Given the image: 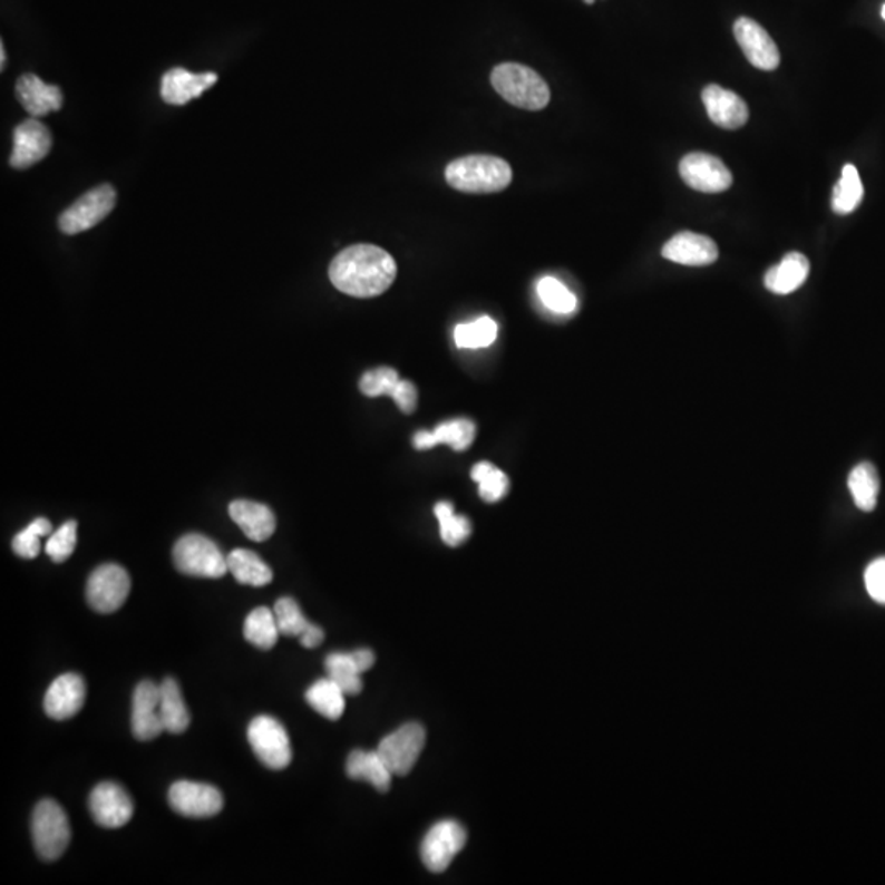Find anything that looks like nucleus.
Here are the masks:
<instances>
[{
	"instance_id": "obj_44",
	"label": "nucleus",
	"mask_w": 885,
	"mask_h": 885,
	"mask_svg": "<svg viewBox=\"0 0 885 885\" xmlns=\"http://www.w3.org/2000/svg\"><path fill=\"white\" fill-rule=\"evenodd\" d=\"M354 662H356L357 668H360L361 672L370 671L373 668L374 662H376V656L371 649H356V651L352 652Z\"/></svg>"
},
{
	"instance_id": "obj_29",
	"label": "nucleus",
	"mask_w": 885,
	"mask_h": 885,
	"mask_svg": "<svg viewBox=\"0 0 885 885\" xmlns=\"http://www.w3.org/2000/svg\"><path fill=\"white\" fill-rule=\"evenodd\" d=\"M245 638L259 649H271L277 643L281 631L277 627L276 616L267 607H258L246 617Z\"/></svg>"
},
{
	"instance_id": "obj_8",
	"label": "nucleus",
	"mask_w": 885,
	"mask_h": 885,
	"mask_svg": "<svg viewBox=\"0 0 885 885\" xmlns=\"http://www.w3.org/2000/svg\"><path fill=\"white\" fill-rule=\"evenodd\" d=\"M425 728L411 721L387 735L376 751L394 776H407L425 748Z\"/></svg>"
},
{
	"instance_id": "obj_39",
	"label": "nucleus",
	"mask_w": 885,
	"mask_h": 885,
	"mask_svg": "<svg viewBox=\"0 0 885 885\" xmlns=\"http://www.w3.org/2000/svg\"><path fill=\"white\" fill-rule=\"evenodd\" d=\"M399 383H401V377H399L397 371L392 367H376V370L363 374L360 389L367 397H381V395L392 397Z\"/></svg>"
},
{
	"instance_id": "obj_20",
	"label": "nucleus",
	"mask_w": 885,
	"mask_h": 885,
	"mask_svg": "<svg viewBox=\"0 0 885 885\" xmlns=\"http://www.w3.org/2000/svg\"><path fill=\"white\" fill-rule=\"evenodd\" d=\"M217 81L218 76L214 72L194 75L183 68L169 69L161 79V97L166 104L184 106L203 96Z\"/></svg>"
},
{
	"instance_id": "obj_12",
	"label": "nucleus",
	"mask_w": 885,
	"mask_h": 885,
	"mask_svg": "<svg viewBox=\"0 0 885 885\" xmlns=\"http://www.w3.org/2000/svg\"><path fill=\"white\" fill-rule=\"evenodd\" d=\"M168 798L173 810L183 817H215L224 808V796L217 787L190 780L173 784Z\"/></svg>"
},
{
	"instance_id": "obj_3",
	"label": "nucleus",
	"mask_w": 885,
	"mask_h": 885,
	"mask_svg": "<svg viewBox=\"0 0 885 885\" xmlns=\"http://www.w3.org/2000/svg\"><path fill=\"white\" fill-rule=\"evenodd\" d=\"M491 82L507 102L519 109L537 112L550 104L551 92L547 81L529 66L502 62L492 69Z\"/></svg>"
},
{
	"instance_id": "obj_37",
	"label": "nucleus",
	"mask_w": 885,
	"mask_h": 885,
	"mask_svg": "<svg viewBox=\"0 0 885 885\" xmlns=\"http://www.w3.org/2000/svg\"><path fill=\"white\" fill-rule=\"evenodd\" d=\"M51 531H53V527H51L50 520H33L26 530L20 531L13 538L12 548L17 557L26 558V560L37 558L41 551V538L50 537Z\"/></svg>"
},
{
	"instance_id": "obj_19",
	"label": "nucleus",
	"mask_w": 885,
	"mask_h": 885,
	"mask_svg": "<svg viewBox=\"0 0 885 885\" xmlns=\"http://www.w3.org/2000/svg\"><path fill=\"white\" fill-rule=\"evenodd\" d=\"M702 100L708 117L717 127L725 128V130H738L748 121V106L738 94L731 92V90L717 85L707 86L702 90Z\"/></svg>"
},
{
	"instance_id": "obj_16",
	"label": "nucleus",
	"mask_w": 885,
	"mask_h": 885,
	"mask_svg": "<svg viewBox=\"0 0 885 885\" xmlns=\"http://www.w3.org/2000/svg\"><path fill=\"white\" fill-rule=\"evenodd\" d=\"M131 731L140 741L158 738L163 731H166L159 711V684L153 680H144L135 689Z\"/></svg>"
},
{
	"instance_id": "obj_23",
	"label": "nucleus",
	"mask_w": 885,
	"mask_h": 885,
	"mask_svg": "<svg viewBox=\"0 0 885 885\" xmlns=\"http://www.w3.org/2000/svg\"><path fill=\"white\" fill-rule=\"evenodd\" d=\"M810 273V263L802 253H789L784 256L783 262L777 266L770 267L765 276V286L769 293L787 295L796 293L798 287L804 286Z\"/></svg>"
},
{
	"instance_id": "obj_43",
	"label": "nucleus",
	"mask_w": 885,
	"mask_h": 885,
	"mask_svg": "<svg viewBox=\"0 0 885 885\" xmlns=\"http://www.w3.org/2000/svg\"><path fill=\"white\" fill-rule=\"evenodd\" d=\"M325 633L321 627L317 625L311 623V627L302 633V637H298L301 640L302 647L304 648H317L321 647L322 641H324Z\"/></svg>"
},
{
	"instance_id": "obj_2",
	"label": "nucleus",
	"mask_w": 885,
	"mask_h": 885,
	"mask_svg": "<svg viewBox=\"0 0 885 885\" xmlns=\"http://www.w3.org/2000/svg\"><path fill=\"white\" fill-rule=\"evenodd\" d=\"M444 177L460 193L495 194L510 186L513 175L505 159L491 155H470L451 161Z\"/></svg>"
},
{
	"instance_id": "obj_14",
	"label": "nucleus",
	"mask_w": 885,
	"mask_h": 885,
	"mask_svg": "<svg viewBox=\"0 0 885 885\" xmlns=\"http://www.w3.org/2000/svg\"><path fill=\"white\" fill-rule=\"evenodd\" d=\"M734 33L746 59L755 68L761 71H774L779 68V48L758 22L749 17H739L735 22Z\"/></svg>"
},
{
	"instance_id": "obj_31",
	"label": "nucleus",
	"mask_w": 885,
	"mask_h": 885,
	"mask_svg": "<svg viewBox=\"0 0 885 885\" xmlns=\"http://www.w3.org/2000/svg\"><path fill=\"white\" fill-rule=\"evenodd\" d=\"M864 197V187L861 183L859 173L853 165L843 168L842 179L833 190V212L838 215H848L859 207Z\"/></svg>"
},
{
	"instance_id": "obj_11",
	"label": "nucleus",
	"mask_w": 885,
	"mask_h": 885,
	"mask_svg": "<svg viewBox=\"0 0 885 885\" xmlns=\"http://www.w3.org/2000/svg\"><path fill=\"white\" fill-rule=\"evenodd\" d=\"M679 175L687 186L706 194L725 193L734 184L730 169L717 156L690 153L679 163Z\"/></svg>"
},
{
	"instance_id": "obj_15",
	"label": "nucleus",
	"mask_w": 885,
	"mask_h": 885,
	"mask_svg": "<svg viewBox=\"0 0 885 885\" xmlns=\"http://www.w3.org/2000/svg\"><path fill=\"white\" fill-rule=\"evenodd\" d=\"M53 138L50 130L37 118H29L17 125L13 131V149L10 155V165L16 169H27L47 158Z\"/></svg>"
},
{
	"instance_id": "obj_30",
	"label": "nucleus",
	"mask_w": 885,
	"mask_h": 885,
	"mask_svg": "<svg viewBox=\"0 0 885 885\" xmlns=\"http://www.w3.org/2000/svg\"><path fill=\"white\" fill-rule=\"evenodd\" d=\"M328 678L338 684L346 696H357L363 690V672L357 668L352 652H333L325 661Z\"/></svg>"
},
{
	"instance_id": "obj_18",
	"label": "nucleus",
	"mask_w": 885,
	"mask_h": 885,
	"mask_svg": "<svg viewBox=\"0 0 885 885\" xmlns=\"http://www.w3.org/2000/svg\"><path fill=\"white\" fill-rule=\"evenodd\" d=\"M662 256L682 266H708L717 262L718 248L706 235L680 232L662 246Z\"/></svg>"
},
{
	"instance_id": "obj_33",
	"label": "nucleus",
	"mask_w": 885,
	"mask_h": 885,
	"mask_svg": "<svg viewBox=\"0 0 885 885\" xmlns=\"http://www.w3.org/2000/svg\"><path fill=\"white\" fill-rule=\"evenodd\" d=\"M435 515L439 519L442 540L448 547H460L471 537L470 520L466 517L454 513V507L450 502L436 503Z\"/></svg>"
},
{
	"instance_id": "obj_40",
	"label": "nucleus",
	"mask_w": 885,
	"mask_h": 885,
	"mask_svg": "<svg viewBox=\"0 0 885 885\" xmlns=\"http://www.w3.org/2000/svg\"><path fill=\"white\" fill-rule=\"evenodd\" d=\"M76 540H78V523L69 520L50 534L45 551L55 562H65L75 553Z\"/></svg>"
},
{
	"instance_id": "obj_10",
	"label": "nucleus",
	"mask_w": 885,
	"mask_h": 885,
	"mask_svg": "<svg viewBox=\"0 0 885 885\" xmlns=\"http://www.w3.org/2000/svg\"><path fill=\"white\" fill-rule=\"evenodd\" d=\"M466 842V829L458 822L443 820L433 825L423 838L422 848H420L423 864L432 873H444L451 861L464 848Z\"/></svg>"
},
{
	"instance_id": "obj_5",
	"label": "nucleus",
	"mask_w": 885,
	"mask_h": 885,
	"mask_svg": "<svg viewBox=\"0 0 885 885\" xmlns=\"http://www.w3.org/2000/svg\"><path fill=\"white\" fill-rule=\"evenodd\" d=\"M176 568L194 578L220 579L228 572L227 558L220 548L199 533L184 534L173 551Z\"/></svg>"
},
{
	"instance_id": "obj_34",
	"label": "nucleus",
	"mask_w": 885,
	"mask_h": 885,
	"mask_svg": "<svg viewBox=\"0 0 885 885\" xmlns=\"http://www.w3.org/2000/svg\"><path fill=\"white\" fill-rule=\"evenodd\" d=\"M472 481L479 484V494L485 502H499L509 492V478L494 464L482 461L471 471Z\"/></svg>"
},
{
	"instance_id": "obj_36",
	"label": "nucleus",
	"mask_w": 885,
	"mask_h": 885,
	"mask_svg": "<svg viewBox=\"0 0 885 885\" xmlns=\"http://www.w3.org/2000/svg\"><path fill=\"white\" fill-rule=\"evenodd\" d=\"M433 435L436 444H448L454 451H464L474 442L475 425L468 419L448 420L433 430Z\"/></svg>"
},
{
	"instance_id": "obj_21",
	"label": "nucleus",
	"mask_w": 885,
	"mask_h": 885,
	"mask_svg": "<svg viewBox=\"0 0 885 885\" xmlns=\"http://www.w3.org/2000/svg\"><path fill=\"white\" fill-rule=\"evenodd\" d=\"M19 102L33 118L57 112L62 107V94L58 86L47 85L38 76L23 75L16 88Z\"/></svg>"
},
{
	"instance_id": "obj_41",
	"label": "nucleus",
	"mask_w": 885,
	"mask_h": 885,
	"mask_svg": "<svg viewBox=\"0 0 885 885\" xmlns=\"http://www.w3.org/2000/svg\"><path fill=\"white\" fill-rule=\"evenodd\" d=\"M867 592L881 606H885V558L871 562L864 572Z\"/></svg>"
},
{
	"instance_id": "obj_25",
	"label": "nucleus",
	"mask_w": 885,
	"mask_h": 885,
	"mask_svg": "<svg viewBox=\"0 0 885 885\" xmlns=\"http://www.w3.org/2000/svg\"><path fill=\"white\" fill-rule=\"evenodd\" d=\"M159 711L168 734L180 735L189 728V710L184 702L179 684L175 679L168 678L159 684Z\"/></svg>"
},
{
	"instance_id": "obj_6",
	"label": "nucleus",
	"mask_w": 885,
	"mask_h": 885,
	"mask_svg": "<svg viewBox=\"0 0 885 885\" xmlns=\"http://www.w3.org/2000/svg\"><path fill=\"white\" fill-rule=\"evenodd\" d=\"M117 203V193L110 184L94 187L92 190L79 197L71 207L59 215V228L62 234L78 235L99 225Z\"/></svg>"
},
{
	"instance_id": "obj_22",
	"label": "nucleus",
	"mask_w": 885,
	"mask_h": 885,
	"mask_svg": "<svg viewBox=\"0 0 885 885\" xmlns=\"http://www.w3.org/2000/svg\"><path fill=\"white\" fill-rule=\"evenodd\" d=\"M228 513L249 540L266 541L276 531V517L265 503L235 501L228 507Z\"/></svg>"
},
{
	"instance_id": "obj_28",
	"label": "nucleus",
	"mask_w": 885,
	"mask_h": 885,
	"mask_svg": "<svg viewBox=\"0 0 885 885\" xmlns=\"http://www.w3.org/2000/svg\"><path fill=\"white\" fill-rule=\"evenodd\" d=\"M346 694L330 678L317 680L305 694L308 706L328 720H338L345 711Z\"/></svg>"
},
{
	"instance_id": "obj_27",
	"label": "nucleus",
	"mask_w": 885,
	"mask_h": 885,
	"mask_svg": "<svg viewBox=\"0 0 885 885\" xmlns=\"http://www.w3.org/2000/svg\"><path fill=\"white\" fill-rule=\"evenodd\" d=\"M848 488L857 509L863 512H873L879 499L881 481L876 466L871 463L857 464L855 470L849 472Z\"/></svg>"
},
{
	"instance_id": "obj_24",
	"label": "nucleus",
	"mask_w": 885,
	"mask_h": 885,
	"mask_svg": "<svg viewBox=\"0 0 885 885\" xmlns=\"http://www.w3.org/2000/svg\"><path fill=\"white\" fill-rule=\"evenodd\" d=\"M346 773L354 780H366L381 793H387L394 776L380 753L363 751V749H354L348 756Z\"/></svg>"
},
{
	"instance_id": "obj_17",
	"label": "nucleus",
	"mask_w": 885,
	"mask_h": 885,
	"mask_svg": "<svg viewBox=\"0 0 885 885\" xmlns=\"http://www.w3.org/2000/svg\"><path fill=\"white\" fill-rule=\"evenodd\" d=\"M86 702L85 679L75 672L59 676L53 680L45 696V711L53 720L62 721L75 717Z\"/></svg>"
},
{
	"instance_id": "obj_48",
	"label": "nucleus",
	"mask_w": 885,
	"mask_h": 885,
	"mask_svg": "<svg viewBox=\"0 0 885 885\" xmlns=\"http://www.w3.org/2000/svg\"><path fill=\"white\" fill-rule=\"evenodd\" d=\"M584 2L593 3V0H584Z\"/></svg>"
},
{
	"instance_id": "obj_38",
	"label": "nucleus",
	"mask_w": 885,
	"mask_h": 885,
	"mask_svg": "<svg viewBox=\"0 0 885 885\" xmlns=\"http://www.w3.org/2000/svg\"><path fill=\"white\" fill-rule=\"evenodd\" d=\"M277 627L284 637H302L305 630L311 627V621L305 619L301 607L291 597H283L274 606Z\"/></svg>"
},
{
	"instance_id": "obj_26",
	"label": "nucleus",
	"mask_w": 885,
	"mask_h": 885,
	"mask_svg": "<svg viewBox=\"0 0 885 885\" xmlns=\"http://www.w3.org/2000/svg\"><path fill=\"white\" fill-rule=\"evenodd\" d=\"M228 571L234 574L236 582L253 588H263L273 581V571L255 551L238 550L232 551L227 557Z\"/></svg>"
},
{
	"instance_id": "obj_4",
	"label": "nucleus",
	"mask_w": 885,
	"mask_h": 885,
	"mask_svg": "<svg viewBox=\"0 0 885 885\" xmlns=\"http://www.w3.org/2000/svg\"><path fill=\"white\" fill-rule=\"evenodd\" d=\"M31 836L41 859L57 861L65 855L71 842V826L61 805L51 798H45L35 807Z\"/></svg>"
},
{
	"instance_id": "obj_35",
	"label": "nucleus",
	"mask_w": 885,
	"mask_h": 885,
	"mask_svg": "<svg viewBox=\"0 0 885 885\" xmlns=\"http://www.w3.org/2000/svg\"><path fill=\"white\" fill-rule=\"evenodd\" d=\"M537 291L544 307L550 308L554 314H572L578 307L576 295L554 277H543L538 283Z\"/></svg>"
},
{
	"instance_id": "obj_32",
	"label": "nucleus",
	"mask_w": 885,
	"mask_h": 885,
	"mask_svg": "<svg viewBox=\"0 0 885 885\" xmlns=\"http://www.w3.org/2000/svg\"><path fill=\"white\" fill-rule=\"evenodd\" d=\"M498 338V324L492 318L481 317L470 324H460L454 328V342L458 348H488Z\"/></svg>"
},
{
	"instance_id": "obj_46",
	"label": "nucleus",
	"mask_w": 885,
	"mask_h": 885,
	"mask_svg": "<svg viewBox=\"0 0 885 885\" xmlns=\"http://www.w3.org/2000/svg\"><path fill=\"white\" fill-rule=\"evenodd\" d=\"M0 58H2L0 59V66H2L3 69L7 62L6 47H3V43H0Z\"/></svg>"
},
{
	"instance_id": "obj_47",
	"label": "nucleus",
	"mask_w": 885,
	"mask_h": 885,
	"mask_svg": "<svg viewBox=\"0 0 885 885\" xmlns=\"http://www.w3.org/2000/svg\"><path fill=\"white\" fill-rule=\"evenodd\" d=\"M883 19L885 20V3H884V7H883Z\"/></svg>"
},
{
	"instance_id": "obj_42",
	"label": "nucleus",
	"mask_w": 885,
	"mask_h": 885,
	"mask_svg": "<svg viewBox=\"0 0 885 885\" xmlns=\"http://www.w3.org/2000/svg\"><path fill=\"white\" fill-rule=\"evenodd\" d=\"M416 387L411 383V381L401 380V383L397 384L395 387L394 394H392V399H394L395 404L397 407L401 409L402 412L411 413L416 411Z\"/></svg>"
},
{
	"instance_id": "obj_1",
	"label": "nucleus",
	"mask_w": 885,
	"mask_h": 885,
	"mask_svg": "<svg viewBox=\"0 0 885 885\" xmlns=\"http://www.w3.org/2000/svg\"><path fill=\"white\" fill-rule=\"evenodd\" d=\"M330 281L340 293L357 298L384 294L397 276V265L376 245H353L333 258Z\"/></svg>"
},
{
	"instance_id": "obj_9",
	"label": "nucleus",
	"mask_w": 885,
	"mask_h": 885,
	"mask_svg": "<svg viewBox=\"0 0 885 885\" xmlns=\"http://www.w3.org/2000/svg\"><path fill=\"white\" fill-rule=\"evenodd\" d=\"M130 588V576L121 566L102 564L90 574L86 597L96 612L112 613L124 606Z\"/></svg>"
},
{
	"instance_id": "obj_7",
	"label": "nucleus",
	"mask_w": 885,
	"mask_h": 885,
	"mask_svg": "<svg viewBox=\"0 0 885 885\" xmlns=\"http://www.w3.org/2000/svg\"><path fill=\"white\" fill-rule=\"evenodd\" d=\"M248 741L259 761L274 770L286 769L293 761L286 728L269 715L256 717L248 727Z\"/></svg>"
},
{
	"instance_id": "obj_13",
	"label": "nucleus",
	"mask_w": 885,
	"mask_h": 885,
	"mask_svg": "<svg viewBox=\"0 0 885 885\" xmlns=\"http://www.w3.org/2000/svg\"><path fill=\"white\" fill-rule=\"evenodd\" d=\"M89 808L94 822L104 828H120L134 817V800L116 783H102L94 787L89 796Z\"/></svg>"
},
{
	"instance_id": "obj_45",
	"label": "nucleus",
	"mask_w": 885,
	"mask_h": 885,
	"mask_svg": "<svg viewBox=\"0 0 885 885\" xmlns=\"http://www.w3.org/2000/svg\"><path fill=\"white\" fill-rule=\"evenodd\" d=\"M413 446H415L416 450H430V448L436 446L435 435H433V432L422 430V432L413 436Z\"/></svg>"
}]
</instances>
